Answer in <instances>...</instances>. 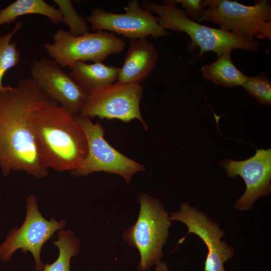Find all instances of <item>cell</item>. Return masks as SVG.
Instances as JSON below:
<instances>
[{
	"instance_id": "1",
	"label": "cell",
	"mask_w": 271,
	"mask_h": 271,
	"mask_svg": "<svg viewBox=\"0 0 271 271\" xmlns=\"http://www.w3.org/2000/svg\"><path fill=\"white\" fill-rule=\"evenodd\" d=\"M52 102L31 77L0 92V169L4 176L22 171L36 178L49 174L37 151L30 118L39 107Z\"/></svg>"
},
{
	"instance_id": "2",
	"label": "cell",
	"mask_w": 271,
	"mask_h": 271,
	"mask_svg": "<svg viewBox=\"0 0 271 271\" xmlns=\"http://www.w3.org/2000/svg\"><path fill=\"white\" fill-rule=\"evenodd\" d=\"M30 122L37 151L48 169L70 172L81 166L87 141L75 116L52 102L36 109Z\"/></svg>"
},
{
	"instance_id": "3",
	"label": "cell",
	"mask_w": 271,
	"mask_h": 271,
	"mask_svg": "<svg viewBox=\"0 0 271 271\" xmlns=\"http://www.w3.org/2000/svg\"><path fill=\"white\" fill-rule=\"evenodd\" d=\"M144 9L158 15V22L166 30L169 29L187 33L191 39L188 48L193 50L200 48L197 57L206 52L213 51L218 57L224 53H231L234 49H242L252 52L259 50L257 40H247L233 33L210 28L192 21L184 10L176 7L172 0L165 1L164 5L151 1L140 2Z\"/></svg>"
},
{
	"instance_id": "4",
	"label": "cell",
	"mask_w": 271,
	"mask_h": 271,
	"mask_svg": "<svg viewBox=\"0 0 271 271\" xmlns=\"http://www.w3.org/2000/svg\"><path fill=\"white\" fill-rule=\"evenodd\" d=\"M140 210L136 222L123 233L130 246L137 248L141 259L140 271H146L161 260L163 247L171 225L169 213L160 200L147 193L139 197Z\"/></svg>"
},
{
	"instance_id": "5",
	"label": "cell",
	"mask_w": 271,
	"mask_h": 271,
	"mask_svg": "<svg viewBox=\"0 0 271 271\" xmlns=\"http://www.w3.org/2000/svg\"><path fill=\"white\" fill-rule=\"evenodd\" d=\"M205 7L198 22L218 24L220 30L247 40L254 38L271 40V6L267 0L245 6L236 1L205 0Z\"/></svg>"
},
{
	"instance_id": "6",
	"label": "cell",
	"mask_w": 271,
	"mask_h": 271,
	"mask_svg": "<svg viewBox=\"0 0 271 271\" xmlns=\"http://www.w3.org/2000/svg\"><path fill=\"white\" fill-rule=\"evenodd\" d=\"M125 46L124 40L107 31L74 36L63 29L53 34L52 43L44 45L48 56L63 67L79 61L102 63L110 54L121 53Z\"/></svg>"
},
{
	"instance_id": "7",
	"label": "cell",
	"mask_w": 271,
	"mask_h": 271,
	"mask_svg": "<svg viewBox=\"0 0 271 271\" xmlns=\"http://www.w3.org/2000/svg\"><path fill=\"white\" fill-rule=\"evenodd\" d=\"M26 215L20 227H15L8 234L0 244V259L9 261L18 249L26 253L30 251L35 262V269L42 271L44 264L41 259V251L44 244L53 234L65 227V220L58 221L54 218L47 220L40 212L38 199L34 194L26 198Z\"/></svg>"
},
{
	"instance_id": "8",
	"label": "cell",
	"mask_w": 271,
	"mask_h": 271,
	"mask_svg": "<svg viewBox=\"0 0 271 271\" xmlns=\"http://www.w3.org/2000/svg\"><path fill=\"white\" fill-rule=\"evenodd\" d=\"M83 129L87 141V154L81 166L70 172L75 177L87 176L96 172L116 174L129 183L132 176L144 171L142 164L129 158L110 146L104 137V129L90 118L79 114L75 116Z\"/></svg>"
},
{
	"instance_id": "9",
	"label": "cell",
	"mask_w": 271,
	"mask_h": 271,
	"mask_svg": "<svg viewBox=\"0 0 271 271\" xmlns=\"http://www.w3.org/2000/svg\"><path fill=\"white\" fill-rule=\"evenodd\" d=\"M143 87L139 83H113L88 94L80 115L89 118L116 119L128 122L137 119L148 128L140 109Z\"/></svg>"
},
{
	"instance_id": "10",
	"label": "cell",
	"mask_w": 271,
	"mask_h": 271,
	"mask_svg": "<svg viewBox=\"0 0 271 271\" xmlns=\"http://www.w3.org/2000/svg\"><path fill=\"white\" fill-rule=\"evenodd\" d=\"M125 13L106 12L100 8L93 9L85 19L94 31H109L130 40L162 38L169 33L157 21L156 17L144 9L138 0L129 1Z\"/></svg>"
},
{
	"instance_id": "11",
	"label": "cell",
	"mask_w": 271,
	"mask_h": 271,
	"mask_svg": "<svg viewBox=\"0 0 271 271\" xmlns=\"http://www.w3.org/2000/svg\"><path fill=\"white\" fill-rule=\"evenodd\" d=\"M31 78L38 89L73 116L80 114L87 93L53 59L35 60Z\"/></svg>"
},
{
	"instance_id": "12",
	"label": "cell",
	"mask_w": 271,
	"mask_h": 271,
	"mask_svg": "<svg viewBox=\"0 0 271 271\" xmlns=\"http://www.w3.org/2000/svg\"><path fill=\"white\" fill-rule=\"evenodd\" d=\"M170 220L182 222L187 226V234L178 243H182L191 233L196 234L204 242L208 250L204 271H226L224 264L233 256L235 252L232 246L221 240L225 233L218 223L186 202L180 205L178 211L170 213Z\"/></svg>"
},
{
	"instance_id": "13",
	"label": "cell",
	"mask_w": 271,
	"mask_h": 271,
	"mask_svg": "<svg viewBox=\"0 0 271 271\" xmlns=\"http://www.w3.org/2000/svg\"><path fill=\"white\" fill-rule=\"evenodd\" d=\"M220 164L227 175L234 178L237 175L242 178L246 190L235 204L241 211L250 209L256 199L270 194L271 149L256 150L255 154L243 161L225 159Z\"/></svg>"
},
{
	"instance_id": "14",
	"label": "cell",
	"mask_w": 271,
	"mask_h": 271,
	"mask_svg": "<svg viewBox=\"0 0 271 271\" xmlns=\"http://www.w3.org/2000/svg\"><path fill=\"white\" fill-rule=\"evenodd\" d=\"M158 59L156 47L147 39L130 40L117 82L140 83L153 71Z\"/></svg>"
},
{
	"instance_id": "15",
	"label": "cell",
	"mask_w": 271,
	"mask_h": 271,
	"mask_svg": "<svg viewBox=\"0 0 271 271\" xmlns=\"http://www.w3.org/2000/svg\"><path fill=\"white\" fill-rule=\"evenodd\" d=\"M69 68L71 76L87 94L114 83L119 70V68L115 66L80 61Z\"/></svg>"
},
{
	"instance_id": "16",
	"label": "cell",
	"mask_w": 271,
	"mask_h": 271,
	"mask_svg": "<svg viewBox=\"0 0 271 271\" xmlns=\"http://www.w3.org/2000/svg\"><path fill=\"white\" fill-rule=\"evenodd\" d=\"M28 15L44 16L55 25L63 22L60 11L44 0H16L0 10V27L5 24L15 22L19 17Z\"/></svg>"
},
{
	"instance_id": "17",
	"label": "cell",
	"mask_w": 271,
	"mask_h": 271,
	"mask_svg": "<svg viewBox=\"0 0 271 271\" xmlns=\"http://www.w3.org/2000/svg\"><path fill=\"white\" fill-rule=\"evenodd\" d=\"M201 70L204 78L224 87L242 86L248 77L234 65L228 52L223 53L212 63L203 66Z\"/></svg>"
},
{
	"instance_id": "18",
	"label": "cell",
	"mask_w": 271,
	"mask_h": 271,
	"mask_svg": "<svg viewBox=\"0 0 271 271\" xmlns=\"http://www.w3.org/2000/svg\"><path fill=\"white\" fill-rule=\"evenodd\" d=\"M53 244L59 250V255L54 262L45 265L42 271H70L71 258L80 250L79 238L71 229H62L58 231L57 239Z\"/></svg>"
},
{
	"instance_id": "19",
	"label": "cell",
	"mask_w": 271,
	"mask_h": 271,
	"mask_svg": "<svg viewBox=\"0 0 271 271\" xmlns=\"http://www.w3.org/2000/svg\"><path fill=\"white\" fill-rule=\"evenodd\" d=\"M23 25L21 21L17 22L12 31L0 36V92L6 87L3 83L4 75L8 70L20 62V52L16 43L12 42L11 40Z\"/></svg>"
},
{
	"instance_id": "20",
	"label": "cell",
	"mask_w": 271,
	"mask_h": 271,
	"mask_svg": "<svg viewBox=\"0 0 271 271\" xmlns=\"http://www.w3.org/2000/svg\"><path fill=\"white\" fill-rule=\"evenodd\" d=\"M58 7L63 22L68 25L69 33L74 36H79L89 33L87 21L76 11L71 1L54 0Z\"/></svg>"
},
{
	"instance_id": "21",
	"label": "cell",
	"mask_w": 271,
	"mask_h": 271,
	"mask_svg": "<svg viewBox=\"0 0 271 271\" xmlns=\"http://www.w3.org/2000/svg\"><path fill=\"white\" fill-rule=\"evenodd\" d=\"M242 86L259 104H271V83L266 75L260 74L255 76L248 77Z\"/></svg>"
},
{
	"instance_id": "22",
	"label": "cell",
	"mask_w": 271,
	"mask_h": 271,
	"mask_svg": "<svg viewBox=\"0 0 271 271\" xmlns=\"http://www.w3.org/2000/svg\"><path fill=\"white\" fill-rule=\"evenodd\" d=\"M176 2L181 4L187 16H191L194 21L202 16L205 7L204 1L177 0Z\"/></svg>"
},
{
	"instance_id": "23",
	"label": "cell",
	"mask_w": 271,
	"mask_h": 271,
	"mask_svg": "<svg viewBox=\"0 0 271 271\" xmlns=\"http://www.w3.org/2000/svg\"><path fill=\"white\" fill-rule=\"evenodd\" d=\"M155 271H168L167 264L163 261H160L157 264Z\"/></svg>"
}]
</instances>
